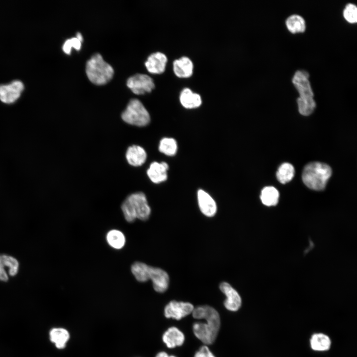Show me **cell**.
I'll use <instances>...</instances> for the list:
<instances>
[{
	"label": "cell",
	"instance_id": "obj_31",
	"mask_svg": "<svg viewBox=\"0 0 357 357\" xmlns=\"http://www.w3.org/2000/svg\"><path fill=\"white\" fill-rule=\"evenodd\" d=\"M205 345L202 346L194 355V357H205Z\"/></svg>",
	"mask_w": 357,
	"mask_h": 357
},
{
	"label": "cell",
	"instance_id": "obj_32",
	"mask_svg": "<svg viewBox=\"0 0 357 357\" xmlns=\"http://www.w3.org/2000/svg\"><path fill=\"white\" fill-rule=\"evenodd\" d=\"M205 357H215L207 346L205 348Z\"/></svg>",
	"mask_w": 357,
	"mask_h": 357
},
{
	"label": "cell",
	"instance_id": "obj_30",
	"mask_svg": "<svg viewBox=\"0 0 357 357\" xmlns=\"http://www.w3.org/2000/svg\"><path fill=\"white\" fill-rule=\"evenodd\" d=\"M6 266L3 263L0 258V280L6 281L8 280V276L5 270L4 267Z\"/></svg>",
	"mask_w": 357,
	"mask_h": 357
},
{
	"label": "cell",
	"instance_id": "obj_1",
	"mask_svg": "<svg viewBox=\"0 0 357 357\" xmlns=\"http://www.w3.org/2000/svg\"><path fill=\"white\" fill-rule=\"evenodd\" d=\"M201 319H205L206 323H194V334L205 345L211 344L215 341L220 327L219 314L213 307L208 306L204 309Z\"/></svg>",
	"mask_w": 357,
	"mask_h": 357
},
{
	"label": "cell",
	"instance_id": "obj_23",
	"mask_svg": "<svg viewBox=\"0 0 357 357\" xmlns=\"http://www.w3.org/2000/svg\"><path fill=\"white\" fill-rule=\"evenodd\" d=\"M150 266L140 262H134L131 267V271L135 279L140 282L149 280Z\"/></svg>",
	"mask_w": 357,
	"mask_h": 357
},
{
	"label": "cell",
	"instance_id": "obj_14",
	"mask_svg": "<svg viewBox=\"0 0 357 357\" xmlns=\"http://www.w3.org/2000/svg\"><path fill=\"white\" fill-rule=\"evenodd\" d=\"M169 166L166 162H152L147 171L150 179L155 183H159L167 179Z\"/></svg>",
	"mask_w": 357,
	"mask_h": 357
},
{
	"label": "cell",
	"instance_id": "obj_12",
	"mask_svg": "<svg viewBox=\"0 0 357 357\" xmlns=\"http://www.w3.org/2000/svg\"><path fill=\"white\" fill-rule=\"evenodd\" d=\"M197 195L201 213L206 217H213L217 212V205L214 199L202 189L198 190Z\"/></svg>",
	"mask_w": 357,
	"mask_h": 357
},
{
	"label": "cell",
	"instance_id": "obj_6",
	"mask_svg": "<svg viewBox=\"0 0 357 357\" xmlns=\"http://www.w3.org/2000/svg\"><path fill=\"white\" fill-rule=\"evenodd\" d=\"M121 117L124 122L137 126H146L150 121L148 111L137 99H132L129 101Z\"/></svg>",
	"mask_w": 357,
	"mask_h": 357
},
{
	"label": "cell",
	"instance_id": "obj_16",
	"mask_svg": "<svg viewBox=\"0 0 357 357\" xmlns=\"http://www.w3.org/2000/svg\"><path fill=\"white\" fill-rule=\"evenodd\" d=\"M162 339L168 348L172 349L182 345L185 337L179 329L173 326L164 333Z\"/></svg>",
	"mask_w": 357,
	"mask_h": 357
},
{
	"label": "cell",
	"instance_id": "obj_28",
	"mask_svg": "<svg viewBox=\"0 0 357 357\" xmlns=\"http://www.w3.org/2000/svg\"><path fill=\"white\" fill-rule=\"evenodd\" d=\"M344 17L350 23H356L357 21V8L355 4L348 3L346 5L344 11Z\"/></svg>",
	"mask_w": 357,
	"mask_h": 357
},
{
	"label": "cell",
	"instance_id": "obj_4",
	"mask_svg": "<svg viewBox=\"0 0 357 357\" xmlns=\"http://www.w3.org/2000/svg\"><path fill=\"white\" fill-rule=\"evenodd\" d=\"M331 175V168L328 165L320 162H311L304 167L302 179L308 188L322 190L325 188Z\"/></svg>",
	"mask_w": 357,
	"mask_h": 357
},
{
	"label": "cell",
	"instance_id": "obj_19",
	"mask_svg": "<svg viewBox=\"0 0 357 357\" xmlns=\"http://www.w3.org/2000/svg\"><path fill=\"white\" fill-rule=\"evenodd\" d=\"M180 101L185 108L193 109L199 107L202 100L200 96L193 93L190 89L185 88L182 90L180 95Z\"/></svg>",
	"mask_w": 357,
	"mask_h": 357
},
{
	"label": "cell",
	"instance_id": "obj_22",
	"mask_svg": "<svg viewBox=\"0 0 357 357\" xmlns=\"http://www.w3.org/2000/svg\"><path fill=\"white\" fill-rule=\"evenodd\" d=\"M295 169L294 166L288 163L282 164L278 168L276 177L278 181L285 184L290 181L294 177Z\"/></svg>",
	"mask_w": 357,
	"mask_h": 357
},
{
	"label": "cell",
	"instance_id": "obj_2",
	"mask_svg": "<svg viewBox=\"0 0 357 357\" xmlns=\"http://www.w3.org/2000/svg\"><path fill=\"white\" fill-rule=\"evenodd\" d=\"M308 77L309 74L306 71L298 70L292 79L294 85L299 94V97L297 99L298 111L303 116L310 115L316 107Z\"/></svg>",
	"mask_w": 357,
	"mask_h": 357
},
{
	"label": "cell",
	"instance_id": "obj_13",
	"mask_svg": "<svg viewBox=\"0 0 357 357\" xmlns=\"http://www.w3.org/2000/svg\"><path fill=\"white\" fill-rule=\"evenodd\" d=\"M167 61V58L166 55L158 52L150 55L148 57L145 65L149 72L160 74L165 71Z\"/></svg>",
	"mask_w": 357,
	"mask_h": 357
},
{
	"label": "cell",
	"instance_id": "obj_20",
	"mask_svg": "<svg viewBox=\"0 0 357 357\" xmlns=\"http://www.w3.org/2000/svg\"><path fill=\"white\" fill-rule=\"evenodd\" d=\"M51 341L53 342L58 349H63L69 338V334L67 330L64 328H56L51 330L50 333Z\"/></svg>",
	"mask_w": 357,
	"mask_h": 357
},
{
	"label": "cell",
	"instance_id": "obj_34",
	"mask_svg": "<svg viewBox=\"0 0 357 357\" xmlns=\"http://www.w3.org/2000/svg\"><path fill=\"white\" fill-rule=\"evenodd\" d=\"M77 38H78L81 42L83 41V37L82 36V35L80 32H77L76 33V37Z\"/></svg>",
	"mask_w": 357,
	"mask_h": 357
},
{
	"label": "cell",
	"instance_id": "obj_9",
	"mask_svg": "<svg viewBox=\"0 0 357 357\" xmlns=\"http://www.w3.org/2000/svg\"><path fill=\"white\" fill-rule=\"evenodd\" d=\"M219 288L226 297L224 302L226 308L231 311H238L241 305V298L238 292L226 282L221 283Z\"/></svg>",
	"mask_w": 357,
	"mask_h": 357
},
{
	"label": "cell",
	"instance_id": "obj_25",
	"mask_svg": "<svg viewBox=\"0 0 357 357\" xmlns=\"http://www.w3.org/2000/svg\"><path fill=\"white\" fill-rule=\"evenodd\" d=\"M108 244L116 249H120L124 245L125 238L122 232L119 230H113L109 231L106 236Z\"/></svg>",
	"mask_w": 357,
	"mask_h": 357
},
{
	"label": "cell",
	"instance_id": "obj_5",
	"mask_svg": "<svg viewBox=\"0 0 357 357\" xmlns=\"http://www.w3.org/2000/svg\"><path fill=\"white\" fill-rule=\"evenodd\" d=\"M86 73L91 82L96 85H101L111 80L114 75V70L100 54L96 53L87 61Z\"/></svg>",
	"mask_w": 357,
	"mask_h": 357
},
{
	"label": "cell",
	"instance_id": "obj_27",
	"mask_svg": "<svg viewBox=\"0 0 357 357\" xmlns=\"http://www.w3.org/2000/svg\"><path fill=\"white\" fill-rule=\"evenodd\" d=\"M0 258L3 263L8 268L9 274L10 276L15 275L18 269V262L14 258L5 255H0Z\"/></svg>",
	"mask_w": 357,
	"mask_h": 357
},
{
	"label": "cell",
	"instance_id": "obj_29",
	"mask_svg": "<svg viewBox=\"0 0 357 357\" xmlns=\"http://www.w3.org/2000/svg\"><path fill=\"white\" fill-rule=\"evenodd\" d=\"M81 42L76 37H73L65 41L62 46V50L66 54H70L71 49L73 48L77 51L80 50Z\"/></svg>",
	"mask_w": 357,
	"mask_h": 357
},
{
	"label": "cell",
	"instance_id": "obj_11",
	"mask_svg": "<svg viewBox=\"0 0 357 357\" xmlns=\"http://www.w3.org/2000/svg\"><path fill=\"white\" fill-rule=\"evenodd\" d=\"M149 280H151L155 291L164 293L167 291L169 285V276L164 270L157 267H150Z\"/></svg>",
	"mask_w": 357,
	"mask_h": 357
},
{
	"label": "cell",
	"instance_id": "obj_33",
	"mask_svg": "<svg viewBox=\"0 0 357 357\" xmlns=\"http://www.w3.org/2000/svg\"><path fill=\"white\" fill-rule=\"evenodd\" d=\"M168 354L165 352H161L157 354L156 357H169Z\"/></svg>",
	"mask_w": 357,
	"mask_h": 357
},
{
	"label": "cell",
	"instance_id": "obj_15",
	"mask_svg": "<svg viewBox=\"0 0 357 357\" xmlns=\"http://www.w3.org/2000/svg\"><path fill=\"white\" fill-rule=\"evenodd\" d=\"M125 157L128 164L132 166L138 167L146 161L147 153L142 147L133 145L127 148Z\"/></svg>",
	"mask_w": 357,
	"mask_h": 357
},
{
	"label": "cell",
	"instance_id": "obj_26",
	"mask_svg": "<svg viewBox=\"0 0 357 357\" xmlns=\"http://www.w3.org/2000/svg\"><path fill=\"white\" fill-rule=\"evenodd\" d=\"M177 143L175 139L172 138H162L159 143V151L168 156H173L177 151Z\"/></svg>",
	"mask_w": 357,
	"mask_h": 357
},
{
	"label": "cell",
	"instance_id": "obj_8",
	"mask_svg": "<svg viewBox=\"0 0 357 357\" xmlns=\"http://www.w3.org/2000/svg\"><path fill=\"white\" fill-rule=\"evenodd\" d=\"M194 308L190 302L172 300L166 305L164 314L166 318L179 320L192 313Z\"/></svg>",
	"mask_w": 357,
	"mask_h": 357
},
{
	"label": "cell",
	"instance_id": "obj_10",
	"mask_svg": "<svg viewBox=\"0 0 357 357\" xmlns=\"http://www.w3.org/2000/svg\"><path fill=\"white\" fill-rule=\"evenodd\" d=\"M23 88V83L18 80L0 85V100L6 104L14 103L19 98Z\"/></svg>",
	"mask_w": 357,
	"mask_h": 357
},
{
	"label": "cell",
	"instance_id": "obj_17",
	"mask_svg": "<svg viewBox=\"0 0 357 357\" xmlns=\"http://www.w3.org/2000/svg\"><path fill=\"white\" fill-rule=\"evenodd\" d=\"M193 63L186 57H182L174 61L173 68L175 74L179 77H188L193 71Z\"/></svg>",
	"mask_w": 357,
	"mask_h": 357
},
{
	"label": "cell",
	"instance_id": "obj_18",
	"mask_svg": "<svg viewBox=\"0 0 357 357\" xmlns=\"http://www.w3.org/2000/svg\"><path fill=\"white\" fill-rule=\"evenodd\" d=\"M310 346L314 351L325 352L330 349L331 340L328 335L324 333H314L310 339Z\"/></svg>",
	"mask_w": 357,
	"mask_h": 357
},
{
	"label": "cell",
	"instance_id": "obj_35",
	"mask_svg": "<svg viewBox=\"0 0 357 357\" xmlns=\"http://www.w3.org/2000/svg\"><path fill=\"white\" fill-rule=\"evenodd\" d=\"M169 357H177L175 356H169Z\"/></svg>",
	"mask_w": 357,
	"mask_h": 357
},
{
	"label": "cell",
	"instance_id": "obj_21",
	"mask_svg": "<svg viewBox=\"0 0 357 357\" xmlns=\"http://www.w3.org/2000/svg\"><path fill=\"white\" fill-rule=\"evenodd\" d=\"M279 197V193L273 186H266L263 188L260 196L262 203L267 206L277 205Z\"/></svg>",
	"mask_w": 357,
	"mask_h": 357
},
{
	"label": "cell",
	"instance_id": "obj_7",
	"mask_svg": "<svg viewBox=\"0 0 357 357\" xmlns=\"http://www.w3.org/2000/svg\"><path fill=\"white\" fill-rule=\"evenodd\" d=\"M127 86L133 93L137 95L150 92L155 87L153 79L147 74L137 73L127 80Z\"/></svg>",
	"mask_w": 357,
	"mask_h": 357
},
{
	"label": "cell",
	"instance_id": "obj_24",
	"mask_svg": "<svg viewBox=\"0 0 357 357\" xmlns=\"http://www.w3.org/2000/svg\"><path fill=\"white\" fill-rule=\"evenodd\" d=\"M286 26L292 33L303 32L305 29V22L302 17L294 14L290 16L286 20Z\"/></svg>",
	"mask_w": 357,
	"mask_h": 357
},
{
	"label": "cell",
	"instance_id": "obj_3",
	"mask_svg": "<svg viewBox=\"0 0 357 357\" xmlns=\"http://www.w3.org/2000/svg\"><path fill=\"white\" fill-rule=\"evenodd\" d=\"M121 208L125 219L129 223L133 222L136 219L146 221L151 214V208L142 192L128 195L122 202Z\"/></svg>",
	"mask_w": 357,
	"mask_h": 357
}]
</instances>
